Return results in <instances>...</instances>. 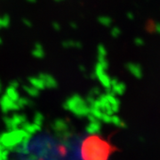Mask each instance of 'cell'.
I'll list each match as a JSON object with an SVG mask.
<instances>
[{
  "mask_svg": "<svg viewBox=\"0 0 160 160\" xmlns=\"http://www.w3.org/2000/svg\"><path fill=\"white\" fill-rule=\"evenodd\" d=\"M9 17L8 16H3V17L0 18V29H4L6 28L8 25H9Z\"/></svg>",
  "mask_w": 160,
  "mask_h": 160,
  "instance_id": "cell-5",
  "label": "cell"
},
{
  "mask_svg": "<svg viewBox=\"0 0 160 160\" xmlns=\"http://www.w3.org/2000/svg\"><path fill=\"white\" fill-rule=\"evenodd\" d=\"M33 55L37 58H42L44 56V49L38 44H37L35 46L34 50H33Z\"/></svg>",
  "mask_w": 160,
  "mask_h": 160,
  "instance_id": "cell-3",
  "label": "cell"
},
{
  "mask_svg": "<svg viewBox=\"0 0 160 160\" xmlns=\"http://www.w3.org/2000/svg\"><path fill=\"white\" fill-rule=\"evenodd\" d=\"M111 33H112V36H113V37H118V36L119 35L120 31L118 30V29L115 28V29L112 30V32H111Z\"/></svg>",
  "mask_w": 160,
  "mask_h": 160,
  "instance_id": "cell-7",
  "label": "cell"
},
{
  "mask_svg": "<svg viewBox=\"0 0 160 160\" xmlns=\"http://www.w3.org/2000/svg\"><path fill=\"white\" fill-rule=\"evenodd\" d=\"M27 1H29V2H35L36 0H27Z\"/></svg>",
  "mask_w": 160,
  "mask_h": 160,
  "instance_id": "cell-8",
  "label": "cell"
},
{
  "mask_svg": "<svg viewBox=\"0 0 160 160\" xmlns=\"http://www.w3.org/2000/svg\"><path fill=\"white\" fill-rule=\"evenodd\" d=\"M128 69L134 77H136V78L142 77V70L136 64H128Z\"/></svg>",
  "mask_w": 160,
  "mask_h": 160,
  "instance_id": "cell-2",
  "label": "cell"
},
{
  "mask_svg": "<svg viewBox=\"0 0 160 160\" xmlns=\"http://www.w3.org/2000/svg\"><path fill=\"white\" fill-rule=\"evenodd\" d=\"M39 78L41 81L43 82L44 86H47L50 87V86H55V85H56V82H55L54 78L49 75L41 74L39 75Z\"/></svg>",
  "mask_w": 160,
  "mask_h": 160,
  "instance_id": "cell-1",
  "label": "cell"
},
{
  "mask_svg": "<svg viewBox=\"0 0 160 160\" xmlns=\"http://www.w3.org/2000/svg\"><path fill=\"white\" fill-rule=\"evenodd\" d=\"M98 53H99V61H102V60H105V59H106L107 52H106V49H105L102 46H99Z\"/></svg>",
  "mask_w": 160,
  "mask_h": 160,
  "instance_id": "cell-4",
  "label": "cell"
},
{
  "mask_svg": "<svg viewBox=\"0 0 160 160\" xmlns=\"http://www.w3.org/2000/svg\"><path fill=\"white\" fill-rule=\"evenodd\" d=\"M99 22H100V23H102V25H104V26H109L110 23H111V20L109 17H107V16H102L99 19Z\"/></svg>",
  "mask_w": 160,
  "mask_h": 160,
  "instance_id": "cell-6",
  "label": "cell"
}]
</instances>
